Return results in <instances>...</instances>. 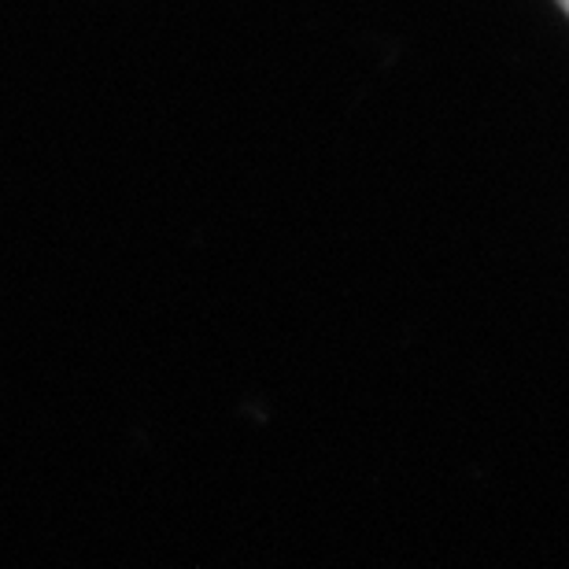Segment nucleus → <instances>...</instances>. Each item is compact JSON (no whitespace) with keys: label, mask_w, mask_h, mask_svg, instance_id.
Here are the masks:
<instances>
[{"label":"nucleus","mask_w":569,"mask_h":569,"mask_svg":"<svg viewBox=\"0 0 569 569\" xmlns=\"http://www.w3.org/2000/svg\"><path fill=\"white\" fill-rule=\"evenodd\" d=\"M559 4H562V8H566V11H569V0H559Z\"/></svg>","instance_id":"1"}]
</instances>
